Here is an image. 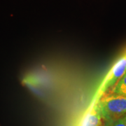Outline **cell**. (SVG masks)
<instances>
[{
	"mask_svg": "<svg viewBox=\"0 0 126 126\" xmlns=\"http://www.w3.org/2000/svg\"><path fill=\"white\" fill-rule=\"evenodd\" d=\"M97 106L103 121H112L126 115V97L108 92L97 99Z\"/></svg>",
	"mask_w": 126,
	"mask_h": 126,
	"instance_id": "obj_1",
	"label": "cell"
},
{
	"mask_svg": "<svg viewBox=\"0 0 126 126\" xmlns=\"http://www.w3.org/2000/svg\"><path fill=\"white\" fill-rule=\"evenodd\" d=\"M126 72V51L113 64L105 77L94 99H98L104 94L109 92Z\"/></svg>",
	"mask_w": 126,
	"mask_h": 126,
	"instance_id": "obj_2",
	"label": "cell"
},
{
	"mask_svg": "<svg viewBox=\"0 0 126 126\" xmlns=\"http://www.w3.org/2000/svg\"><path fill=\"white\" fill-rule=\"evenodd\" d=\"M102 119L97 106V99H94L90 107L83 116L79 126H101Z\"/></svg>",
	"mask_w": 126,
	"mask_h": 126,
	"instance_id": "obj_3",
	"label": "cell"
},
{
	"mask_svg": "<svg viewBox=\"0 0 126 126\" xmlns=\"http://www.w3.org/2000/svg\"><path fill=\"white\" fill-rule=\"evenodd\" d=\"M109 92L126 97V72Z\"/></svg>",
	"mask_w": 126,
	"mask_h": 126,
	"instance_id": "obj_4",
	"label": "cell"
},
{
	"mask_svg": "<svg viewBox=\"0 0 126 126\" xmlns=\"http://www.w3.org/2000/svg\"><path fill=\"white\" fill-rule=\"evenodd\" d=\"M102 126H126L125 122L123 118L112 120V121H107L102 122Z\"/></svg>",
	"mask_w": 126,
	"mask_h": 126,
	"instance_id": "obj_5",
	"label": "cell"
},
{
	"mask_svg": "<svg viewBox=\"0 0 126 126\" xmlns=\"http://www.w3.org/2000/svg\"><path fill=\"white\" fill-rule=\"evenodd\" d=\"M123 120H124L125 124H126V116H124L123 117Z\"/></svg>",
	"mask_w": 126,
	"mask_h": 126,
	"instance_id": "obj_6",
	"label": "cell"
},
{
	"mask_svg": "<svg viewBox=\"0 0 126 126\" xmlns=\"http://www.w3.org/2000/svg\"></svg>",
	"mask_w": 126,
	"mask_h": 126,
	"instance_id": "obj_7",
	"label": "cell"
}]
</instances>
